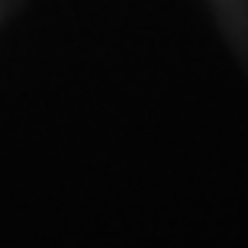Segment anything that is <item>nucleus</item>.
Segmentation results:
<instances>
[]
</instances>
